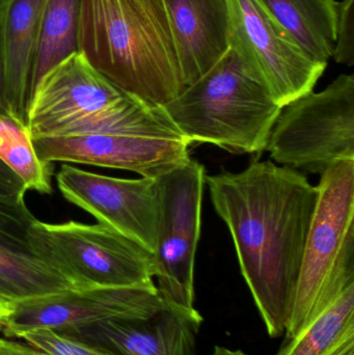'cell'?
Listing matches in <instances>:
<instances>
[{
    "label": "cell",
    "mask_w": 354,
    "mask_h": 355,
    "mask_svg": "<svg viewBox=\"0 0 354 355\" xmlns=\"http://www.w3.org/2000/svg\"><path fill=\"white\" fill-rule=\"evenodd\" d=\"M206 184L268 335L280 337L294 298L317 187L299 171L257 159L242 172L206 176Z\"/></svg>",
    "instance_id": "1"
},
{
    "label": "cell",
    "mask_w": 354,
    "mask_h": 355,
    "mask_svg": "<svg viewBox=\"0 0 354 355\" xmlns=\"http://www.w3.org/2000/svg\"><path fill=\"white\" fill-rule=\"evenodd\" d=\"M78 52L121 91L164 106L185 89L163 0H81Z\"/></svg>",
    "instance_id": "2"
},
{
    "label": "cell",
    "mask_w": 354,
    "mask_h": 355,
    "mask_svg": "<svg viewBox=\"0 0 354 355\" xmlns=\"http://www.w3.org/2000/svg\"><path fill=\"white\" fill-rule=\"evenodd\" d=\"M163 107L191 145L258 156L266 151L283 108L232 47Z\"/></svg>",
    "instance_id": "3"
},
{
    "label": "cell",
    "mask_w": 354,
    "mask_h": 355,
    "mask_svg": "<svg viewBox=\"0 0 354 355\" xmlns=\"http://www.w3.org/2000/svg\"><path fill=\"white\" fill-rule=\"evenodd\" d=\"M318 198L287 321L295 337L354 285V162H339L320 178Z\"/></svg>",
    "instance_id": "4"
},
{
    "label": "cell",
    "mask_w": 354,
    "mask_h": 355,
    "mask_svg": "<svg viewBox=\"0 0 354 355\" xmlns=\"http://www.w3.org/2000/svg\"><path fill=\"white\" fill-rule=\"evenodd\" d=\"M151 107L121 91L75 52L37 81L27 128L31 139L120 132L141 124Z\"/></svg>",
    "instance_id": "5"
},
{
    "label": "cell",
    "mask_w": 354,
    "mask_h": 355,
    "mask_svg": "<svg viewBox=\"0 0 354 355\" xmlns=\"http://www.w3.org/2000/svg\"><path fill=\"white\" fill-rule=\"evenodd\" d=\"M31 254L66 277L74 289L154 285V254L102 223L35 220L29 227Z\"/></svg>",
    "instance_id": "6"
},
{
    "label": "cell",
    "mask_w": 354,
    "mask_h": 355,
    "mask_svg": "<svg viewBox=\"0 0 354 355\" xmlns=\"http://www.w3.org/2000/svg\"><path fill=\"white\" fill-rule=\"evenodd\" d=\"M266 151L282 166L320 176L336 162H354V75L285 105Z\"/></svg>",
    "instance_id": "7"
},
{
    "label": "cell",
    "mask_w": 354,
    "mask_h": 355,
    "mask_svg": "<svg viewBox=\"0 0 354 355\" xmlns=\"http://www.w3.org/2000/svg\"><path fill=\"white\" fill-rule=\"evenodd\" d=\"M33 143L39 157L46 162L114 168L152 179L191 159V143L163 106L145 122L120 132L37 137Z\"/></svg>",
    "instance_id": "8"
},
{
    "label": "cell",
    "mask_w": 354,
    "mask_h": 355,
    "mask_svg": "<svg viewBox=\"0 0 354 355\" xmlns=\"http://www.w3.org/2000/svg\"><path fill=\"white\" fill-rule=\"evenodd\" d=\"M206 176L203 164L189 159L155 179L156 287L166 302L185 310L195 309V263Z\"/></svg>",
    "instance_id": "9"
},
{
    "label": "cell",
    "mask_w": 354,
    "mask_h": 355,
    "mask_svg": "<svg viewBox=\"0 0 354 355\" xmlns=\"http://www.w3.org/2000/svg\"><path fill=\"white\" fill-rule=\"evenodd\" d=\"M231 47L284 107L313 92L326 64L312 60L260 0H228Z\"/></svg>",
    "instance_id": "10"
},
{
    "label": "cell",
    "mask_w": 354,
    "mask_h": 355,
    "mask_svg": "<svg viewBox=\"0 0 354 355\" xmlns=\"http://www.w3.org/2000/svg\"><path fill=\"white\" fill-rule=\"evenodd\" d=\"M56 184L71 204L154 254L157 227L155 179L104 176L64 164L56 175Z\"/></svg>",
    "instance_id": "11"
},
{
    "label": "cell",
    "mask_w": 354,
    "mask_h": 355,
    "mask_svg": "<svg viewBox=\"0 0 354 355\" xmlns=\"http://www.w3.org/2000/svg\"><path fill=\"white\" fill-rule=\"evenodd\" d=\"M161 298L155 284L143 287L69 289L10 304L4 336L37 329L60 331L112 319L139 316Z\"/></svg>",
    "instance_id": "12"
},
{
    "label": "cell",
    "mask_w": 354,
    "mask_h": 355,
    "mask_svg": "<svg viewBox=\"0 0 354 355\" xmlns=\"http://www.w3.org/2000/svg\"><path fill=\"white\" fill-rule=\"evenodd\" d=\"M202 322L197 309L179 308L161 296L139 316L71 327L57 333L116 355H197Z\"/></svg>",
    "instance_id": "13"
},
{
    "label": "cell",
    "mask_w": 354,
    "mask_h": 355,
    "mask_svg": "<svg viewBox=\"0 0 354 355\" xmlns=\"http://www.w3.org/2000/svg\"><path fill=\"white\" fill-rule=\"evenodd\" d=\"M185 87L211 70L231 48L228 0H163Z\"/></svg>",
    "instance_id": "14"
},
{
    "label": "cell",
    "mask_w": 354,
    "mask_h": 355,
    "mask_svg": "<svg viewBox=\"0 0 354 355\" xmlns=\"http://www.w3.org/2000/svg\"><path fill=\"white\" fill-rule=\"evenodd\" d=\"M45 0H0V50L8 116L27 126Z\"/></svg>",
    "instance_id": "15"
},
{
    "label": "cell",
    "mask_w": 354,
    "mask_h": 355,
    "mask_svg": "<svg viewBox=\"0 0 354 355\" xmlns=\"http://www.w3.org/2000/svg\"><path fill=\"white\" fill-rule=\"evenodd\" d=\"M301 49L320 64H328L336 45L337 0H260Z\"/></svg>",
    "instance_id": "16"
},
{
    "label": "cell",
    "mask_w": 354,
    "mask_h": 355,
    "mask_svg": "<svg viewBox=\"0 0 354 355\" xmlns=\"http://www.w3.org/2000/svg\"><path fill=\"white\" fill-rule=\"evenodd\" d=\"M74 289L55 269L33 254L0 245V302H14Z\"/></svg>",
    "instance_id": "17"
},
{
    "label": "cell",
    "mask_w": 354,
    "mask_h": 355,
    "mask_svg": "<svg viewBox=\"0 0 354 355\" xmlns=\"http://www.w3.org/2000/svg\"><path fill=\"white\" fill-rule=\"evenodd\" d=\"M81 0H45L35 67V87L46 72L78 52Z\"/></svg>",
    "instance_id": "18"
},
{
    "label": "cell",
    "mask_w": 354,
    "mask_h": 355,
    "mask_svg": "<svg viewBox=\"0 0 354 355\" xmlns=\"http://www.w3.org/2000/svg\"><path fill=\"white\" fill-rule=\"evenodd\" d=\"M0 160L22 180L27 191L53 192V164L39 157L26 125L8 114H0Z\"/></svg>",
    "instance_id": "19"
},
{
    "label": "cell",
    "mask_w": 354,
    "mask_h": 355,
    "mask_svg": "<svg viewBox=\"0 0 354 355\" xmlns=\"http://www.w3.org/2000/svg\"><path fill=\"white\" fill-rule=\"evenodd\" d=\"M354 331V285L276 355H330L341 340Z\"/></svg>",
    "instance_id": "20"
},
{
    "label": "cell",
    "mask_w": 354,
    "mask_h": 355,
    "mask_svg": "<svg viewBox=\"0 0 354 355\" xmlns=\"http://www.w3.org/2000/svg\"><path fill=\"white\" fill-rule=\"evenodd\" d=\"M35 220L25 198L0 196V245L31 254L28 231Z\"/></svg>",
    "instance_id": "21"
},
{
    "label": "cell",
    "mask_w": 354,
    "mask_h": 355,
    "mask_svg": "<svg viewBox=\"0 0 354 355\" xmlns=\"http://www.w3.org/2000/svg\"><path fill=\"white\" fill-rule=\"evenodd\" d=\"M335 58L339 64H354V0L339 1Z\"/></svg>",
    "instance_id": "22"
},
{
    "label": "cell",
    "mask_w": 354,
    "mask_h": 355,
    "mask_svg": "<svg viewBox=\"0 0 354 355\" xmlns=\"http://www.w3.org/2000/svg\"><path fill=\"white\" fill-rule=\"evenodd\" d=\"M26 192L22 180L0 160V196L25 198Z\"/></svg>",
    "instance_id": "23"
},
{
    "label": "cell",
    "mask_w": 354,
    "mask_h": 355,
    "mask_svg": "<svg viewBox=\"0 0 354 355\" xmlns=\"http://www.w3.org/2000/svg\"><path fill=\"white\" fill-rule=\"evenodd\" d=\"M0 355H49L26 342L0 339Z\"/></svg>",
    "instance_id": "24"
},
{
    "label": "cell",
    "mask_w": 354,
    "mask_h": 355,
    "mask_svg": "<svg viewBox=\"0 0 354 355\" xmlns=\"http://www.w3.org/2000/svg\"><path fill=\"white\" fill-rule=\"evenodd\" d=\"M330 355H354V331L345 336Z\"/></svg>",
    "instance_id": "25"
},
{
    "label": "cell",
    "mask_w": 354,
    "mask_h": 355,
    "mask_svg": "<svg viewBox=\"0 0 354 355\" xmlns=\"http://www.w3.org/2000/svg\"><path fill=\"white\" fill-rule=\"evenodd\" d=\"M6 114L4 104V70L2 62L1 50H0V114Z\"/></svg>",
    "instance_id": "26"
},
{
    "label": "cell",
    "mask_w": 354,
    "mask_h": 355,
    "mask_svg": "<svg viewBox=\"0 0 354 355\" xmlns=\"http://www.w3.org/2000/svg\"><path fill=\"white\" fill-rule=\"evenodd\" d=\"M212 355H247L241 350H232L229 348L222 347V346H216Z\"/></svg>",
    "instance_id": "27"
},
{
    "label": "cell",
    "mask_w": 354,
    "mask_h": 355,
    "mask_svg": "<svg viewBox=\"0 0 354 355\" xmlns=\"http://www.w3.org/2000/svg\"><path fill=\"white\" fill-rule=\"evenodd\" d=\"M8 314H10V306L0 302V331H2V329H3L4 323H6Z\"/></svg>",
    "instance_id": "28"
}]
</instances>
